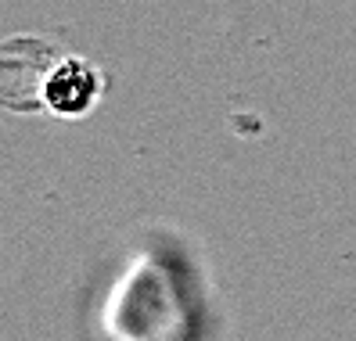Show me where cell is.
Wrapping results in <instances>:
<instances>
[{"mask_svg": "<svg viewBox=\"0 0 356 341\" xmlns=\"http://www.w3.org/2000/svg\"><path fill=\"white\" fill-rule=\"evenodd\" d=\"M104 90H108V79L90 58L54 54L44 72V83H40V112L65 119V122L87 119L101 104Z\"/></svg>", "mask_w": 356, "mask_h": 341, "instance_id": "1", "label": "cell"}]
</instances>
